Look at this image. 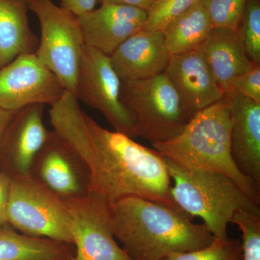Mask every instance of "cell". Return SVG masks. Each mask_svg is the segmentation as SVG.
<instances>
[{"mask_svg":"<svg viewBox=\"0 0 260 260\" xmlns=\"http://www.w3.org/2000/svg\"><path fill=\"white\" fill-rule=\"evenodd\" d=\"M247 0H200L213 28L238 29Z\"/></svg>","mask_w":260,"mask_h":260,"instance_id":"24","label":"cell"},{"mask_svg":"<svg viewBox=\"0 0 260 260\" xmlns=\"http://www.w3.org/2000/svg\"><path fill=\"white\" fill-rule=\"evenodd\" d=\"M164 158L178 208L191 218H201L216 239H229L228 227L238 210L260 211L259 205L225 174L186 169Z\"/></svg>","mask_w":260,"mask_h":260,"instance_id":"4","label":"cell"},{"mask_svg":"<svg viewBox=\"0 0 260 260\" xmlns=\"http://www.w3.org/2000/svg\"><path fill=\"white\" fill-rule=\"evenodd\" d=\"M121 86L110 56L85 44L75 96L99 111L114 130L135 138L134 116L121 101Z\"/></svg>","mask_w":260,"mask_h":260,"instance_id":"8","label":"cell"},{"mask_svg":"<svg viewBox=\"0 0 260 260\" xmlns=\"http://www.w3.org/2000/svg\"><path fill=\"white\" fill-rule=\"evenodd\" d=\"M111 210L114 237L132 260H162L203 249L215 238L183 212L140 197L118 200Z\"/></svg>","mask_w":260,"mask_h":260,"instance_id":"2","label":"cell"},{"mask_svg":"<svg viewBox=\"0 0 260 260\" xmlns=\"http://www.w3.org/2000/svg\"><path fill=\"white\" fill-rule=\"evenodd\" d=\"M231 223L235 224L242 233V260H260V211L238 210Z\"/></svg>","mask_w":260,"mask_h":260,"instance_id":"21","label":"cell"},{"mask_svg":"<svg viewBox=\"0 0 260 260\" xmlns=\"http://www.w3.org/2000/svg\"><path fill=\"white\" fill-rule=\"evenodd\" d=\"M199 2L200 0H156L147 12L146 21L142 30L162 31L168 24Z\"/></svg>","mask_w":260,"mask_h":260,"instance_id":"25","label":"cell"},{"mask_svg":"<svg viewBox=\"0 0 260 260\" xmlns=\"http://www.w3.org/2000/svg\"><path fill=\"white\" fill-rule=\"evenodd\" d=\"M73 244L32 237L6 225L0 229V260H71Z\"/></svg>","mask_w":260,"mask_h":260,"instance_id":"19","label":"cell"},{"mask_svg":"<svg viewBox=\"0 0 260 260\" xmlns=\"http://www.w3.org/2000/svg\"><path fill=\"white\" fill-rule=\"evenodd\" d=\"M85 44L110 56L129 37L143 28L145 10L116 4H101L78 16Z\"/></svg>","mask_w":260,"mask_h":260,"instance_id":"15","label":"cell"},{"mask_svg":"<svg viewBox=\"0 0 260 260\" xmlns=\"http://www.w3.org/2000/svg\"><path fill=\"white\" fill-rule=\"evenodd\" d=\"M162 260H242L241 242L229 238H214L209 245L198 250L175 253Z\"/></svg>","mask_w":260,"mask_h":260,"instance_id":"23","label":"cell"},{"mask_svg":"<svg viewBox=\"0 0 260 260\" xmlns=\"http://www.w3.org/2000/svg\"><path fill=\"white\" fill-rule=\"evenodd\" d=\"M27 3L40 25L36 55L60 80L65 90L75 95L85 46L78 16L52 0Z\"/></svg>","mask_w":260,"mask_h":260,"instance_id":"6","label":"cell"},{"mask_svg":"<svg viewBox=\"0 0 260 260\" xmlns=\"http://www.w3.org/2000/svg\"><path fill=\"white\" fill-rule=\"evenodd\" d=\"M28 10L25 0H0V68L37 50L39 39L30 28Z\"/></svg>","mask_w":260,"mask_h":260,"instance_id":"18","label":"cell"},{"mask_svg":"<svg viewBox=\"0 0 260 260\" xmlns=\"http://www.w3.org/2000/svg\"><path fill=\"white\" fill-rule=\"evenodd\" d=\"M10 178L0 169V229L8 225Z\"/></svg>","mask_w":260,"mask_h":260,"instance_id":"27","label":"cell"},{"mask_svg":"<svg viewBox=\"0 0 260 260\" xmlns=\"http://www.w3.org/2000/svg\"><path fill=\"white\" fill-rule=\"evenodd\" d=\"M49 114L53 131L86 167L88 193L110 205L127 197H140L183 212L171 194L172 181L165 158L155 149L137 143L129 135L102 127L83 110L74 94L67 90L50 106Z\"/></svg>","mask_w":260,"mask_h":260,"instance_id":"1","label":"cell"},{"mask_svg":"<svg viewBox=\"0 0 260 260\" xmlns=\"http://www.w3.org/2000/svg\"><path fill=\"white\" fill-rule=\"evenodd\" d=\"M231 119V153L236 165L260 190V103L225 94Z\"/></svg>","mask_w":260,"mask_h":260,"instance_id":"14","label":"cell"},{"mask_svg":"<svg viewBox=\"0 0 260 260\" xmlns=\"http://www.w3.org/2000/svg\"><path fill=\"white\" fill-rule=\"evenodd\" d=\"M101 4H116L134 7L148 12L156 0H99Z\"/></svg>","mask_w":260,"mask_h":260,"instance_id":"29","label":"cell"},{"mask_svg":"<svg viewBox=\"0 0 260 260\" xmlns=\"http://www.w3.org/2000/svg\"><path fill=\"white\" fill-rule=\"evenodd\" d=\"M238 30L246 55L251 62L260 64L259 0L246 1Z\"/></svg>","mask_w":260,"mask_h":260,"instance_id":"22","label":"cell"},{"mask_svg":"<svg viewBox=\"0 0 260 260\" xmlns=\"http://www.w3.org/2000/svg\"><path fill=\"white\" fill-rule=\"evenodd\" d=\"M44 105L20 109L0 139V169L10 178L32 175L38 154L49 133L44 122Z\"/></svg>","mask_w":260,"mask_h":260,"instance_id":"11","label":"cell"},{"mask_svg":"<svg viewBox=\"0 0 260 260\" xmlns=\"http://www.w3.org/2000/svg\"><path fill=\"white\" fill-rule=\"evenodd\" d=\"M25 1L28 2V0H25Z\"/></svg>","mask_w":260,"mask_h":260,"instance_id":"31","label":"cell"},{"mask_svg":"<svg viewBox=\"0 0 260 260\" xmlns=\"http://www.w3.org/2000/svg\"><path fill=\"white\" fill-rule=\"evenodd\" d=\"M205 56L224 93H229L233 80L252 68L246 55L238 29L213 28L198 50Z\"/></svg>","mask_w":260,"mask_h":260,"instance_id":"17","label":"cell"},{"mask_svg":"<svg viewBox=\"0 0 260 260\" xmlns=\"http://www.w3.org/2000/svg\"><path fill=\"white\" fill-rule=\"evenodd\" d=\"M123 104L135 119V137L151 144L174 138L193 116L164 73L148 79L121 82Z\"/></svg>","mask_w":260,"mask_h":260,"instance_id":"5","label":"cell"},{"mask_svg":"<svg viewBox=\"0 0 260 260\" xmlns=\"http://www.w3.org/2000/svg\"><path fill=\"white\" fill-rule=\"evenodd\" d=\"M231 93L239 94L260 103V64L255 63L250 70L233 80L229 93Z\"/></svg>","mask_w":260,"mask_h":260,"instance_id":"26","label":"cell"},{"mask_svg":"<svg viewBox=\"0 0 260 260\" xmlns=\"http://www.w3.org/2000/svg\"><path fill=\"white\" fill-rule=\"evenodd\" d=\"M65 89L35 53L18 56L0 68V107L19 111L32 104L52 105Z\"/></svg>","mask_w":260,"mask_h":260,"instance_id":"10","label":"cell"},{"mask_svg":"<svg viewBox=\"0 0 260 260\" xmlns=\"http://www.w3.org/2000/svg\"><path fill=\"white\" fill-rule=\"evenodd\" d=\"M98 1L99 0H61V6L76 16H80L95 9Z\"/></svg>","mask_w":260,"mask_h":260,"instance_id":"28","label":"cell"},{"mask_svg":"<svg viewBox=\"0 0 260 260\" xmlns=\"http://www.w3.org/2000/svg\"><path fill=\"white\" fill-rule=\"evenodd\" d=\"M18 111H10L0 107V139L5 133L7 126Z\"/></svg>","mask_w":260,"mask_h":260,"instance_id":"30","label":"cell"},{"mask_svg":"<svg viewBox=\"0 0 260 260\" xmlns=\"http://www.w3.org/2000/svg\"><path fill=\"white\" fill-rule=\"evenodd\" d=\"M8 224L26 235L73 244L64 200L32 175L10 178Z\"/></svg>","mask_w":260,"mask_h":260,"instance_id":"7","label":"cell"},{"mask_svg":"<svg viewBox=\"0 0 260 260\" xmlns=\"http://www.w3.org/2000/svg\"><path fill=\"white\" fill-rule=\"evenodd\" d=\"M212 28L209 15L199 2L168 24L161 32L169 54L177 55L198 50Z\"/></svg>","mask_w":260,"mask_h":260,"instance_id":"20","label":"cell"},{"mask_svg":"<svg viewBox=\"0 0 260 260\" xmlns=\"http://www.w3.org/2000/svg\"><path fill=\"white\" fill-rule=\"evenodd\" d=\"M230 134L229 106L224 96L197 112L174 138L152 145L164 158L186 169L225 174L259 205L260 190L233 160Z\"/></svg>","mask_w":260,"mask_h":260,"instance_id":"3","label":"cell"},{"mask_svg":"<svg viewBox=\"0 0 260 260\" xmlns=\"http://www.w3.org/2000/svg\"><path fill=\"white\" fill-rule=\"evenodd\" d=\"M64 202L75 249L71 260H132L114 237L112 205L93 193Z\"/></svg>","mask_w":260,"mask_h":260,"instance_id":"9","label":"cell"},{"mask_svg":"<svg viewBox=\"0 0 260 260\" xmlns=\"http://www.w3.org/2000/svg\"><path fill=\"white\" fill-rule=\"evenodd\" d=\"M164 73L191 116L225 96L206 58L199 51L171 55Z\"/></svg>","mask_w":260,"mask_h":260,"instance_id":"13","label":"cell"},{"mask_svg":"<svg viewBox=\"0 0 260 260\" xmlns=\"http://www.w3.org/2000/svg\"><path fill=\"white\" fill-rule=\"evenodd\" d=\"M111 61L121 82L148 79L161 74L171 54L161 31L140 30L111 54Z\"/></svg>","mask_w":260,"mask_h":260,"instance_id":"16","label":"cell"},{"mask_svg":"<svg viewBox=\"0 0 260 260\" xmlns=\"http://www.w3.org/2000/svg\"><path fill=\"white\" fill-rule=\"evenodd\" d=\"M32 175L62 199L88 194L89 174L81 159L55 132L38 154Z\"/></svg>","mask_w":260,"mask_h":260,"instance_id":"12","label":"cell"}]
</instances>
